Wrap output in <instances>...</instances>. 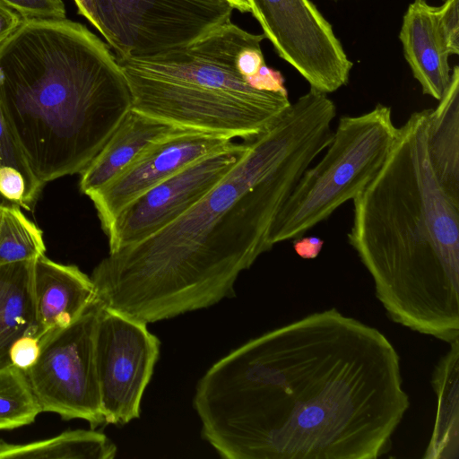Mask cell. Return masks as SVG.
I'll use <instances>...</instances> for the list:
<instances>
[{
  "label": "cell",
  "mask_w": 459,
  "mask_h": 459,
  "mask_svg": "<svg viewBox=\"0 0 459 459\" xmlns=\"http://www.w3.org/2000/svg\"><path fill=\"white\" fill-rule=\"evenodd\" d=\"M226 459H376L410 402L378 329L336 308L254 338L214 363L193 400Z\"/></svg>",
  "instance_id": "obj_1"
},
{
  "label": "cell",
  "mask_w": 459,
  "mask_h": 459,
  "mask_svg": "<svg viewBox=\"0 0 459 459\" xmlns=\"http://www.w3.org/2000/svg\"><path fill=\"white\" fill-rule=\"evenodd\" d=\"M337 111L309 90L195 206L150 238L108 253L91 279L108 309L149 324L234 295L243 271L271 250L276 218L332 140Z\"/></svg>",
  "instance_id": "obj_2"
},
{
  "label": "cell",
  "mask_w": 459,
  "mask_h": 459,
  "mask_svg": "<svg viewBox=\"0 0 459 459\" xmlns=\"http://www.w3.org/2000/svg\"><path fill=\"white\" fill-rule=\"evenodd\" d=\"M429 111L398 127L384 165L352 199L347 238L387 316L449 344L459 339V202L429 162Z\"/></svg>",
  "instance_id": "obj_3"
},
{
  "label": "cell",
  "mask_w": 459,
  "mask_h": 459,
  "mask_svg": "<svg viewBox=\"0 0 459 459\" xmlns=\"http://www.w3.org/2000/svg\"><path fill=\"white\" fill-rule=\"evenodd\" d=\"M0 69L4 117L42 186L80 174L132 108L109 47L66 18L24 20L0 46Z\"/></svg>",
  "instance_id": "obj_4"
},
{
  "label": "cell",
  "mask_w": 459,
  "mask_h": 459,
  "mask_svg": "<svg viewBox=\"0 0 459 459\" xmlns=\"http://www.w3.org/2000/svg\"><path fill=\"white\" fill-rule=\"evenodd\" d=\"M254 34L229 22L199 39L153 56L117 59L132 108L176 127L250 140L290 106L288 92L251 87L237 68Z\"/></svg>",
  "instance_id": "obj_5"
},
{
  "label": "cell",
  "mask_w": 459,
  "mask_h": 459,
  "mask_svg": "<svg viewBox=\"0 0 459 459\" xmlns=\"http://www.w3.org/2000/svg\"><path fill=\"white\" fill-rule=\"evenodd\" d=\"M397 134L391 108L381 103L341 117L324 156L305 170L279 212L272 244L304 236L352 200L382 168Z\"/></svg>",
  "instance_id": "obj_6"
},
{
  "label": "cell",
  "mask_w": 459,
  "mask_h": 459,
  "mask_svg": "<svg viewBox=\"0 0 459 459\" xmlns=\"http://www.w3.org/2000/svg\"><path fill=\"white\" fill-rule=\"evenodd\" d=\"M100 34L117 59L186 45L230 22L227 0H93Z\"/></svg>",
  "instance_id": "obj_7"
},
{
  "label": "cell",
  "mask_w": 459,
  "mask_h": 459,
  "mask_svg": "<svg viewBox=\"0 0 459 459\" xmlns=\"http://www.w3.org/2000/svg\"><path fill=\"white\" fill-rule=\"evenodd\" d=\"M100 308L96 299L74 323L42 336L39 356L25 371L42 412L82 419L91 429L105 424L94 352Z\"/></svg>",
  "instance_id": "obj_8"
},
{
  "label": "cell",
  "mask_w": 459,
  "mask_h": 459,
  "mask_svg": "<svg viewBox=\"0 0 459 459\" xmlns=\"http://www.w3.org/2000/svg\"><path fill=\"white\" fill-rule=\"evenodd\" d=\"M278 56L328 94L345 86L353 64L330 22L310 0H248Z\"/></svg>",
  "instance_id": "obj_9"
},
{
  "label": "cell",
  "mask_w": 459,
  "mask_h": 459,
  "mask_svg": "<svg viewBox=\"0 0 459 459\" xmlns=\"http://www.w3.org/2000/svg\"><path fill=\"white\" fill-rule=\"evenodd\" d=\"M160 346L147 324L101 305L94 352L105 424L125 425L140 417Z\"/></svg>",
  "instance_id": "obj_10"
},
{
  "label": "cell",
  "mask_w": 459,
  "mask_h": 459,
  "mask_svg": "<svg viewBox=\"0 0 459 459\" xmlns=\"http://www.w3.org/2000/svg\"><path fill=\"white\" fill-rule=\"evenodd\" d=\"M247 141L204 157L128 204L105 231L109 253L139 243L195 206L237 164Z\"/></svg>",
  "instance_id": "obj_11"
},
{
  "label": "cell",
  "mask_w": 459,
  "mask_h": 459,
  "mask_svg": "<svg viewBox=\"0 0 459 459\" xmlns=\"http://www.w3.org/2000/svg\"><path fill=\"white\" fill-rule=\"evenodd\" d=\"M233 139L178 128L147 147L115 178L88 195L102 230L131 202L193 162L226 150Z\"/></svg>",
  "instance_id": "obj_12"
},
{
  "label": "cell",
  "mask_w": 459,
  "mask_h": 459,
  "mask_svg": "<svg viewBox=\"0 0 459 459\" xmlns=\"http://www.w3.org/2000/svg\"><path fill=\"white\" fill-rule=\"evenodd\" d=\"M32 282L39 340L74 323L97 299L91 276L76 265L54 262L45 255L34 261Z\"/></svg>",
  "instance_id": "obj_13"
},
{
  "label": "cell",
  "mask_w": 459,
  "mask_h": 459,
  "mask_svg": "<svg viewBox=\"0 0 459 459\" xmlns=\"http://www.w3.org/2000/svg\"><path fill=\"white\" fill-rule=\"evenodd\" d=\"M399 39L422 93L439 100L450 82L452 69L437 8L426 0H413L403 14Z\"/></svg>",
  "instance_id": "obj_14"
},
{
  "label": "cell",
  "mask_w": 459,
  "mask_h": 459,
  "mask_svg": "<svg viewBox=\"0 0 459 459\" xmlns=\"http://www.w3.org/2000/svg\"><path fill=\"white\" fill-rule=\"evenodd\" d=\"M178 128L131 108L102 149L80 173V190L88 195L105 186L147 147Z\"/></svg>",
  "instance_id": "obj_15"
},
{
  "label": "cell",
  "mask_w": 459,
  "mask_h": 459,
  "mask_svg": "<svg viewBox=\"0 0 459 459\" xmlns=\"http://www.w3.org/2000/svg\"><path fill=\"white\" fill-rule=\"evenodd\" d=\"M427 149L430 165L443 188L459 202V67L435 108H430Z\"/></svg>",
  "instance_id": "obj_16"
},
{
  "label": "cell",
  "mask_w": 459,
  "mask_h": 459,
  "mask_svg": "<svg viewBox=\"0 0 459 459\" xmlns=\"http://www.w3.org/2000/svg\"><path fill=\"white\" fill-rule=\"evenodd\" d=\"M34 261L0 265V368L12 366L9 353L15 341L36 336Z\"/></svg>",
  "instance_id": "obj_17"
},
{
  "label": "cell",
  "mask_w": 459,
  "mask_h": 459,
  "mask_svg": "<svg viewBox=\"0 0 459 459\" xmlns=\"http://www.w3.org/2000/svg\"><path fill=\"white\" fill-rule=\"evenodd\" d=\"M431 384L437 396L433 431L425 459L459 458V339L436 365Z\"/></svg>",
  "instance_id": "obj_18"
},
{
  "label": "cell",
  "mask_w": 459,
  "mask_h": 459,
  "mask_svg": "<svg viewBox=\"0 0 459 459\" xmlns=\"http://www.w3.org/2000/svg\"><path fill=\"white\" fill-rule=\"evenodd\" d=\"M116 445L103 433L75 429L38 441L13 444L0 439V459H113Z\"/></svg>",
  "instance_id": "obj_19"
},
{
  "label": "cell",
  "mask_w": 459,
  "mask_h": 459,
  "mask_svg": "<svg viewBox=\"0 0 459 459\" xmlns=\"http://www.w3.org/2000/svg\"><path fill=\"white\" fill-rule=\"evenodd\" d=\"M2 81L0 69V88ZM42 187L9 130L0 100V199L30 210Z\"/></svg>",
  "instance_id": "obj_20"
},
{
  "label": "cell",
  "mask_w": 459,
  "mask_h": 459,
  "mask_svg": "<svg viewBox=\"0 0 459 459\" xmlns=\"http://www.w3.org/2000/svg\"><path fill=\"white\" fill-rule=\"evenodd\" d=\"M45 252L42 230L20 206L0 199V265L36 260Z\"/></svg>",
  "instance_id": "obj_21"
},
{
  "label": "cell",
  "mask_w": 459,
  "mask_h": 459,
  "mask_svg": "<svg viewBox=\"0 0 459 459\" xmlns=\"http://www.w3.org/2000/svg\"><path fill=\"white\" fill-rule=\"evenodd\" d=\"M40 412L25 372L14 366L0 368V430L31 424Z\"/></svg>",
  "instance_id": "obj_22"
},
{
  "label": "cell",
  "mask_w": 459,
  "mask_h": 459,
  "mask_svg": "<svg viewBox=\"0 0 459 459\" xmlns=\"http://www.w3.org/2000/svg\"><path fill=\"white\" fill-rule=\"evenodd\" d=\"M17 12L24 20L65 19L62 0H0Z\"/></svg>",
  "instance_id": "obj_23"
},
{
  "label": "cell",
  "mask_w": 459,
  "mask_h": 459,
  "mask_svg": "<svg viewBox=\"0 0 459 459\" xmlns=\"http://www.w3.org/2000/svg\"><path fill=\"white\" fill-rule=\"evenodd\" d=\"M437 8L438 22L450 55L459 53V0H443Z\"/></svg>",
  "instance_id": "obj_24"
},
{
  "label": "cell",
  "mask_w": 459,
  "mask_h": 459,
  "mask_svg": "<svg viewBox=\"0 0 459 459\" xmlns=\"http://www.w3.org/2000/svg\"><path fill=\"white\" fill-rule=\"evenodd\" d=\"M39 352V339L32 335H24L15 341L10 349L11 364L25 372L35 364Z\"/></svg>",
  "instance_id": "obj_25"
},
{
  "label": "cell",
  "mask_w": 459,
  "mask_h": 459,
  "mask_svg": "<svg viewBox=\"0 0 459 459\" xmlns=\"http://www.w3.org/2000/svg\"><path fill=\"white\" fill-rule=\"evenodd\" d=\"M245 79L251 87L259 91L288 92L281 74L265 64L254 75Z\"/></svg>",
  "instance_id": "obj_26"
},
{
  "label": "cell",
  "mask_w": 459,
  "mask_h": 459,
  "mask_svg": "<svg viewBox=\"0 0 459 459\" xmlns=\"http://www.w3.org/2000/svg\"><path fill=\"white\" fill-rule=\"evenodd\" d=\"M264 64L261 47L245 48L237 57V68L244 78L254 75Z\"/></svg>",
  "instance_id": "obj_27"
},
{
  "label": "cell",
  "mask_w": 459,
  "mask_h": 459,
  "mask_svg": "<svg viewBox=\"0 0 459 459\" xmlns=\"http://www.w3.org/2000/svg\"><path fill=\"white\" fill-rule=\"evenodd\" d=\"M24 19L0 1V46L22 25Z\"/></svg>",
  "instance_id": "obj_28"
},
{
  "label": "cell",
  "mask_w": 459,
  "mask_h": 459,
  "mask_svg": "<svg viewBox=\"0 0 459 459\" xmlns=\"http://www.w3.org/2000/svg\"><path fill=\"white\" fill-rule=\"evenodd\" d=\"M324 246V240L317 237H300L294 240V250L303 259H314L318 256Z\"/></svg>",
  "instance_id": "obj_29"
},
{
  "label": "cell",
  "mask_w": 459,
  "mask_h": 459,
  "mask_svg": "<svg viewBox=\"0 0 459 459\" xmlns=\"http://www.w3.org/2000/svg\"><path fill=\"white\" fill-rule=\"evenodd\" d=\"M78 13L91 23L100 32V26L97 18L93 0H74Z\"/></svg>",
  "instance_id": "obj_30"
},
{
  "label": "cell",
  "mask_w": 459,
  "mask_h": 459,
  "mask_svg": "<svg viewBox=\"0 0 459 459\" xmlns=\"http://www.w3.org/2000/svg\"><path fill=\"white\" fill-rule=\"evenodd\" d=\"M234 9L241 13H250V4L248 0H227Z\"/></svg>",
  "instance_id": "obj_31"
}]
</instances>
